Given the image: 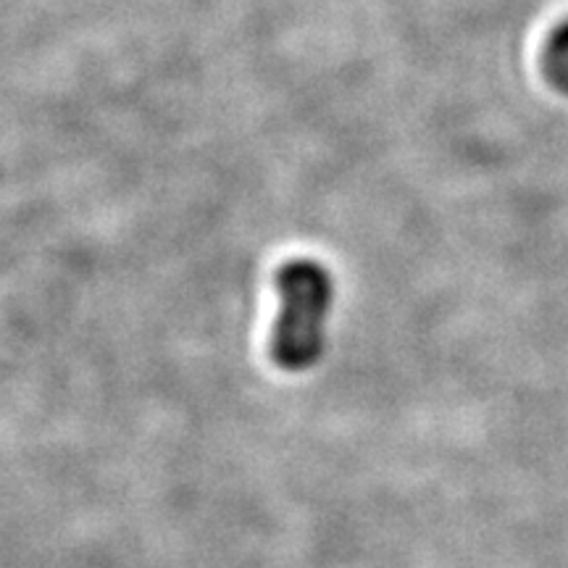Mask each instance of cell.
Here are the masks:
<instances>
[{
  "label": "cell",
  "instance_id": "6da1fadb",
  "mask_svg": "<svg viewBox=\"0 0 568 568\" xmlns=\"http://www.w3.org/2000/svg\"><path fill=\"white\" fill-rule=\"evenodd\" d=\"M274 282L280 316L272 329L268 355L282 372H308L324 355V324L335 301L332 274L318 261L295 258L276 272Z\"/></svg>",
  "mask_w": 568,
  "mask_h": 568
}]
</instances>
